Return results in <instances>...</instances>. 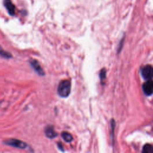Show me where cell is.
I'll return each instance as SVG.
<instances>
[{
  "instance_id": "obj_6",
  "label": "cell",
  "mask_w": 153,
  "mask_h": 153,
  "mask_svg": "<svg viewBox=\"0 0 153 153\" xmlns=\"http://www.w3.org/2000/svg\"><path fill=\"white\" fill-rule=\"evenodd\" d=\"M4 4L7 10L8 13L11 16H13L15 14V6L12 3L11 0H4Z\"/></svg>"
},
{
  "instance_id": "obj_11",
  "label": "cell",
  "mask_w": 153,
  "mask_h": 153,
  "mask_svg": "<svg viewBox=\"0 0 153 153\" xmlns=\"http://www.w3.org/2000/svg\"><path fill=\"white\" fill-rule=\"evenodd\" d=\"M106 69L105 68L102 69L101 71H100V74H99V78L101 80V81H102L104 79H105V78H106Z\"/></svg>"
},
{
  "instance_id": "obj_2",
  "label": "cell",
  "mask_w": 153,
  "mask_h": 153,
  "mask_svg": "<svg viewBox=\"0 0 153 153\" xmlns=\"http://www.w3.org/2000/svg\"><path fill=\"white\" fill-rule=\"evenodd\" d=\"M5 144L10 145L12 147H14L16 148H21V149H25L27 147V144L25 142H23L22 141L17 140L15 139H11L7 140L5 142Z\"/></svg>"
},
{
  "instance_id": "obj_4",
  "label": "cell",
  "mask_w": 153,
  "mask_h": 153,
  "mask_svg": "<svg viewBox=\"0 0 153 153\" xmlns=\"http://www.w3.org/2000/svg\"><path fill=\"white\" fill-rule=\"evenodd\" d=\"M143 93L147 96H151L153 92V82L152 79L147 80L142 85Z\"/></svg>"
},
{
  "instance_id": "obj_9",
  "label": "cell",
  "mask_w": 153,
  "mask_h": 153,
  "mask_svg": "<svg viewBox=\"0 0 153 153\" xmlns=\"http://www.w3.org/2000/svg\"><path fill=\"white\" fill-rule=\"evenodd\" d=\"M142 152L145 153H151L152 152V146L149 143L145 144L143 147Z\"/></svg>"
},
{
  "instance_id": "obj_12",
  "label": "cell",
  "mask_w": 153,
  "mask_h": 153,
  "mask_svg": "<svg viewBox=\"0 0 153 153\" xmlns=\"http://www.w3.org/2000/svg\"><path fill=\"white\" fill-rule=\"evenodd\" d=\"M58 147L59 149H60L62 151H64V150H63V147L61 145V144H60V143L58 144Z\"/></svg>"
},
{
  "instance_id": "obj_3",
  "label": "cell",
  "mask_w": 153,
  "mask_h": 153,
  "mask_svg": "<svg viewBox=\"0 0 153 153\" xmlns=\"http://www.w3.org/2000/svg\"><path fill=\"white\" fill-rule=\"evenodd\" d=\"M141 72L142 77L145 80H147L152 79L153 75V69L151 65H147L142 67Z\"/></svg>"
},
{
  "instance_id": "obj_10",
  "label": "cell",
  "mask_w": 153,
  "mask_h": 153,
  "mask_svg": "<svg viewBox=\"0 0 153 153\" xmlns=\"http://www.w3.org/2000/svg\"><path fill=\"white\" fill-rule=\"evenodd\" d=\"M0 56H1L5 58H10L12 57V55L10 53L4 50L1 47H0Z\"/></svg>"
},
{
  "instance_id": "obj_5",
  "label": "cell",
  "mask_w": 153,
  "mask_h": 153,
  "mask_svg": "<svg viewBox=\"0 0 153 153\" xmlns=\"http://www.w3.org/2000/svg\"><path fill=\"white\" fill-rule=\"evenodd\" d=\"M30 64L32 66V67L33 68V69L37 72V73L40 75H44V71L42 69V68L41 67L40 65L39 64V63L37 60H32L30 61Z\"/></svg>"
},
{
  "instance_id": "obj_8",
  "label": "cell",
  "mask_w": 153,
  "mask_h": 153,
  "mask_svg": "<svg viewBox=\"0 0 153 153\" xmlns=\"http://www.w3.org/2000/svg\"><path fill=\"white\" fill-rule=\"evenodd\" d=\"M62 137L64 139V140L67 142H71L73 141V136L71 134L67 132H64L62 133Z\"/></svg>"
},
{
  "instance_id": "obj_7",
  "label": "cell",
  "mask_w": 153,
  "mask_h": 153,
  "mask_svg": "<svg viewBox=\"0 0 153 153\" xmlns=\"http://www.w3.org/2000/svg\"><path fill=\"white\" fill-rule=\"evenodd\" d=\"M45 133H46V137L50 139L55 138L58 135L57 133L55 132V129H54L53 127L51 126H49L46 128V129H45Z\"/></svg>"
},
{
  "instance_id": "obj_1",
  "label": "cell",
  "mask_w": 153,
  "mask_h": 153,
  "mask_svg": "<svg viewBox=\"0 0 153 153\" xmlns=\"http://www.w3.org/2000/svg\"><path fill=\"white\" fill-rule=\"evenodd\" d=\"M71 82L69 80H64L60 82L58 88V93L62 97H67L71 93Z\"/></svg>"
}]
</instances>
